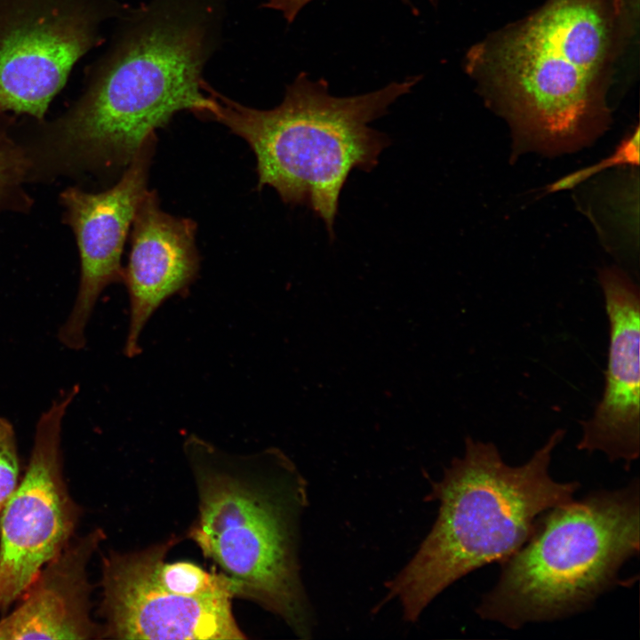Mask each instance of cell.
I'll return each mask as SVG.
<instances>
[{"mask_svg": "<svg viewBox=\"0 0 640 640\" xmlns=\"http://www.w3.org/2000/svg\"><path fill=\"white\" fill-rule=\"evenodd\" d=\"M228 0H149L129 7L80 97L43 129L38 164L60 170L129 164L178 112L210 118L203 70L217 49Z\"/></svg>", "mask_w": 640, "mask_h": 640, "instance_id": "1", "label": "cell"}, {"mask_svg": "<svg viewBox=\"0 0 640 640\" xmlns=\"http://www.w3.org/2000/svg\"><path fill=\"white\" fill-rule=\"evenodd\" d=\"M182 450L197 496L188 538L228 580L234 598L255 603L299 637H310L298 557L307 492L295 465L276 448L236 454L195 434Z\"/></svg>", "mask_w": 640, "mask_h": 640, "instance_id": "2", "label": "cell"}, {"mask_svg": "<svg viewBox=\"0 0 640 640\" xmlns=\"http://www.w3.org/2000/svg\"><path fill=\"white\" fill-rule=\"evenodd\" d=\"M565 431L556 429L521 466L506 464L493 443L465 439V453L454 458L444 476L432 483L429 499L439 501L437 518L419 550L386 584L404 618L413 622L444 588L466 574L503 562L531 536L547 510L572 500L576 481L561 483L549 474L552 452Z\"/></svg>", "mask_w": 640, "mask_h": 640, "instance_id": "3", "label": "cell"}, {"mask_svg": "<svg viewBox=\"0 0 640 640\" xmlns=\"http://www.w3.org/2000/svg\"><path fill=\"white\" fill-rule=\"evenodd\" d=\"M420 76L349 97L330 93L324 79L300 73L271 109L240 104L216 92L210 119L244 139L257 161L258 187L275 188L284 203L306 205L324 222L331 239L339 199L350 172L372 171L389 138L369 126L409 93Z\"/></svg>", "mask_w": 640, "mask_h": 640, "instance_id": "4", "label": "cell"}, {"mask_svg": "<svg viewBox=\"0 0 640 640\" xmlns=\"http://www.w3.org/2000/svg\"><path fill=\"white\" fill-rule=\"evenodd\" d=\"M613 14L609 0H548L483 50L489 81L525 136L563 148L596 130Z\"/></svg>", "mask_w": 640, "mask_h": 640, "instance_id": "5", "label": "cell"}, {"mask_svg": "<svg viewBox=\"0 0 640 640\" xmlns=\"http://www.w3.org/2000/svg\"><path fill=\"white\" fill-rule=\"evenodd\" d=\"M639 483L598 491L544 512L524 544L502 563L476 608L483 619L518 629L588 608L620 583L639 552Z\"/></svg>", "mask_w": 640, "mask_h": 640, "instance_id": "6", "label": "cell"}, {"mask_svg": "<svg viewBox=\"0 0 640 640\" xmlns=\"http://www.w3.org/2000/svg\"><path fill=\"white\" fill-rule=\"evenodd\" d=\"M128 8L116 0H0V116L44 121L74 65L102 44L103 23Z\"/></svg>", "mask_w": 640, "mask_h": 640, "instance_id": "7", "label": "cell"}, {"mask_svg": "<svg viewBox=\"0 0 640 640\" xmlns=\"http://www.w3.org/2000/svg\"><path fill=\"white\" fill-rule=\"evenodd\" d=\"M77 385L52 401L36 423L28 465L0 514V610L20 599L71 541L81 509L64 478L62 429Z\"/></svg>", "mask_w": 640, "mask_h": 640, "instance_id": "8", "label": "cell"}, {"mask_svg": "<svg viewBox=\"0 0 640 640\" xmlns=\"http://www.w3.org/2000/svg\"><path fill=\"white\" fill-rule=\"evenodd\" d=\"M179 542L164 541L102 556V598L99 613L103 638L114 639H246L232 611L233 595L223 591L184 596L164 588L155 567Z\"/></svg>", "mask_w": 640, "mask_h": 640, "instance_id": "9", "label": "cell"}, {"mask_svg": "<svg viewBox=\"0 0 640 640\" xmlns=\"http://www.w3.org/2000/svg\"><path fill=\"white\" fill-rule=\"evenodd\" d=\"M156 143L150 136L137 151L122 178L110 188L90 193L68 188L60 196L65 220L72 228L80 255V280L66 320L58 330L65 348L80 351L97 301L110 284L123 283L124 244L143 196Z\"/></svg>", "mask_w": 640, "mask_h": 640, "instance_id": "10", "label": "cell"}, {"mask_svg": "<svg viewBox=\"0 0 640 640\" xmlns=\"http://www.w3.org/2000/svg\"><path fill=\"white\" fill-rule=\"evenodd\" d=\"M609 319V348L604 388L593 416L580 421L578 450L604 452L625 468L640 450V297L637 286L621 271L599 275Z\"/></svg>", "mask_w": 640, "mask_h": 640, "instance_id": "11", "label": "cell"}, {"mask_svg": "<svg viewBox=\"0 0 640 640\" xmlns=\"http://www.w3.org/2000/svg\"><path fill=\"white\" fill-rule=\"evenodd\" d=\"M132 225L123 277L129 297L124 354L129 358L141 352L140 339L153 314L169 298L186 292L200 268L196 223L164 212L155 192L147 191Z\"/></svg>", "mask_w": 640, "mask_h": 640, "instance_id": "12", "label": "cell"}, {"mask_svg": "<svg viewBox=\"0 0 640 640\" xmlns=\"http://www.w3.org/2000/svg\"><path fill=\"white\" fill-rule=\"evenodd\" d=\"M105 539V532L95 528L47 563L20 603L0 620V640L104 639L101 623L92 617L87 568Z\"/></svg>", "mask_w": 640, "mask_h": 640, "instance_id": "13", "label": "cell"}, {"mask_svg": "<svg viewBox=\"0 0 640 640\" xmlns=\"http://www.w3.org/2000/svg\"><path fill=\"white\" fill-rule=\"evenodd\" d=\"M165 558L164 556L156 563L155 575L167 590L184 596H200L223 591L233 595L228 580L216 569L208 572L192 562L167 563Z\"/></svg>", "mask_w": 640, "mask_h": 640, "instance_id": "14", "label": "cell"}, {"mask_svg": "<svg viewBox=\"0 0 640 640\" xmlns=\"http://www.w3.org/2000/svg\"><path fill=\"white\" fill-rule=\"evenodd\" d=\"M32 169L28 150L20 148L0 127V208L28 204L21 186Z\"/></svg>", "mask_w": 640, "mask_h": 640, "instance_id": "15", "label": "cell"}, {"mask_svg": "<svg viewBox=\"0 0 640 640\" xmlns=\"http://www.w3.org/2000/svg\"><path fill=\"white\" fill-rule=\"evenodd\" d=\"M20 458L15 428L0 416V514L19 484Z\"/></svg>", "mask_w": 640, "mask_h": 640, "instance_id": "16", "label": "cell"}, {"mask_svg": "<svg viewBox=\"0 0 640 640\" xmlns=\"http://www.w3.org/2000/svg\"><path fill=\"white\" fill-rule=\"evenodd\" d=\"M639 163V129L626 138L614 152L596 164L574 172L549 186L552 192L572 188L592 175L608 167L620 164H636Z\"/></svg>", "mask_w": 640, "mask_h": 640, "instance_id": "17", "label": "cell"}, {"mask_svg": "<svg viewBox=\"0 0 640 640\" xmlns=\"http://www.w3.org/2000/svg\"><path fill=\"white\" fill-rule=\"evenodd\" d=\"M314 0H267L263 6L281 12L288 23L292 22L300 12ZM404 4L412 6L410 0H402ZM435 3L436 0H429ZM415 10V8L412 6Z\"/></svg>", "mask_w": 640, "mask_h": 640, "instance_id": "18", "label": "cell"}]
</instances>
